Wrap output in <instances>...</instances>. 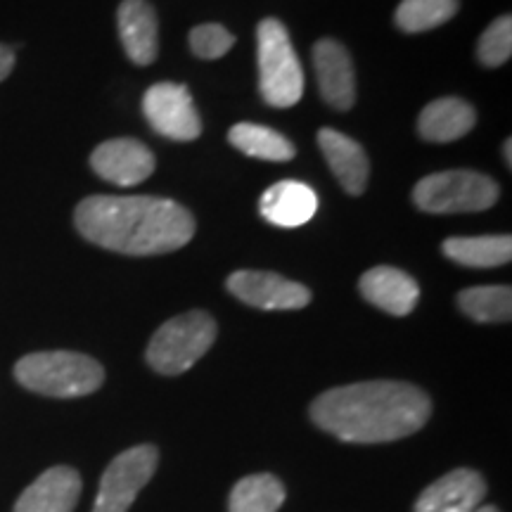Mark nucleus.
Segmentation results:
<instances>
[{"label":"nucleus","mask_w":512,"mask_h":512,"mask_svg":"<svg viewBox=\"0 0 512 512\" xmlns=\"http://www.w3.org/2000/svg\"><path fill=\"white\" fill-rule=\"evenodd\" d=\"M430 396L408 382L373 380L323 392L311 403L320 430L349 444H384L411 437L430 420Z\"/></svg>","instance_id":"f257e3e1"},{"label":"nucleus","mask_w":512,"mask_h":512,"mask_svg":"<svg viewBox=\"0 0 512 512\" xmlns=\"http://www.w3.org/2000/svg\"><path fill=\"white\" fill-rule=\"evenodd\" d=\"M74 226L91 245L126 256H152L188 245L195 216L164 197L93 195L79 202Z\"/></svg>","instance_id":"f03ea898"},{"label":"nucleus","mask_w":512,"mask_h":512,"mask_svg":"<svg viewBox=\"0 0 512 512\" xmlns=\"http://www.w3.org/2000/svg\"><path fill=\"white\" fill-rule=\"evenodd\" d=\"M15 377L29 392L76 399L98 392L105 382V370L95 358L76 351H38L19 358Z\"/></svg>","instance_id":"7ed1b4c3"},{"label":"nucleus","mask_w":512,"mask_h":512,"mask_svg":"<svg viewBox=\"0 0 512 512\" xmlns=\"http://www.w3.org/2000/svg\"><path fill=\"white\" fill-rule=\"evenodd\" d=\"M256 62L259 91L266 105L294 107L304 95V69L290 41V31L275 17L261 19L256 27Z\"/></svg>","instance_id":"20e7f679"},{"label":"nucleus","mask_w":512,"mask_h":512,"mask_svg":"<svg viewBox=\"0 0 512 512\" xmlns=\"http://www.w3.org/2000/svg\"><path fill=\"white\" fill-rule=\"evenodd\" d=\"M216 332V320L207 311H188L166 320L147 344V363L159 375H181L207 354Z\"/></svg>","instance_id":"39448f33"},{"label":"nucleus","mask_w":512,"mask_h":512,"mask_svg":"<svg viewBox=\"0 0 512 512\" xmlns=\"http://www.w3.org/2000/svg\"><path fill=\"white\" fill-rule=\"evenodd\" d=\"M498 183L479 171H439L420 178L413 188L415 207L427 214H472L498 202Z\"/></svg>","instance_id":"423d86ee"},{"label":"nucleus","mask_w":512,"mask_h":512,"mask_svg":"<svg viewBox=\"0 0 512 512\" xmlns=\"http://www.w3.org/2000/svg\"><path fill=\"white\" fill-rule=\"evenodd\" d=\"M159 453L155 446H133L112 460L100 479L93 512H128L143 486L155 475Z\"/></svg>","instance_id":"0eeeda50"},{"label":"nucleus","mask_w":512,"mask_h":512,"mask_svg":"<svg viewBox=\"0 0 512 512\" xmlns=\"http://www.w3.org/2000/svg\"><path fill=\"white\" fill-rule=\"evenodd\" d=\"M143 114L152 131L176 143H190L202 136V119L190 91L181 83L162 81L147 88L143 95Z\"/></svg>","instance_id":"6e6552de"},{"label":"nucleus","mask_w":512,"mask_h":512,"mask_svg":"<svg viewBox=\"0 0 512 512\" xmlns=\"http://www.w3.org/2000/svg\"><path fill=\"white\" fill-rule=\"evenodd\" d=\"M226 287L240 302L264 311H297L311 302L309 287L271 271H235Z\"/></svg>","instance_id":"1a4fd4ad"},{"label":"nucleus","mask_w":512,"mask_h":512,"mask_svg":"<svg viewBox=\"0 0 512 512\" xmlns=\"http://www.w3.org/2000/svg\"><path fill=\"white\" fill-rule=\"evenodd\" d=\"M91 166L102 181L133 188L155 174V155L136 138H114L95 147Z\"/></svg>","instance_id":"9d476101"},{"label":"nucleus","mask_w":512,"mask_h":512,"mask_svg":"<svg viewBox=\"0 0 512 512\" xmlns=\"http://www.w3.org/2000/svg\"><path fill=\"white\" fill-rule=\"evenodd\" d=\"M313 69L325 105L347 112L356 105V74L349 50L335 38H320L313 46Z\"/></svg>","instance_id":"9b49d317"},{"label":"nucleus","mask_w":512,"mask_h":512,"mask_svg":"<svg viewBox=\"0 0 512 512\" xmlns=\"http://www.w3.org/2000/svg\"><path fill=\"white\" fill-rule=\"evenodd\" d=\"M119 41L128 60L147 67L159 55V19L147 0H121L117 10Z\"/></svg>","instance_id":"f8f14e48"},{"label":"nucleus","mask_w":512,"mask_h":512,"mask_svg":"<svg viewBox=\"0 0 512 512\" xmlns=\"http://www.w3.org/2000/svg\"><path fill=\"white\" fill-rule=\"evenodd\" d=\"M486 496L484 477L475 470H453L422 491L415 512H472Z\"/></svg>","instance_id":"ddd939ff"},{"label":"nucleus","mask_w":512,"mask_h":512,"mask_svg":"<svg viewBox=\"0 0 512 512\" xmlns=\"http://www.w3.org/2000/svg\"><path fill=\"white\" fill-rule=\"evenodd\" d=\"M363 299L389 316H408L420 299V287L408 273L394 266H375L358 283Z\"/></svg>","instance_id":"4468645a"},{"label":"nucleus","mask_w":512,"mask_h":512,"mask_svg":"<svg viewBox=\"0 0 512 512\" xmlns=\"http://www.w3.org/2000/svg\"><path fill=\"white\" fill-rule=\"evenodd\" d=\"M81 477L72 467H50L17 498L15 512H74Z\"/></svg>","instance_id":"2eb2a0df"},{"label":"nucleus","mask_w":512,"mask_h":512,"mask_svg":"<svg viewBox=\"0 0 512 512\" xmlns=\"http://www.w3.org/2000/svg\"><path fill=\"white\" fill-rule=\"evenodd\" d=\"M318 145L339 185L349 195H361L370 178V162L366 150L354 138L344 136L335 128H320Z\"/></svg>","instance_id":"dca6fc26"},{"label":"nucleus","mask_w":512,"mask_h":512,"mask_svg":"<svg viewBox=\"0 0 512 512\" xmlns=\"http://www.w3.org/2000/svg\"><path fill=\"white\" fill-rule=\"evenodd\" d=\"M259 211L273 226L297 228L316 216L318 197L302 181H280L261 195Z\"/></svg>","instance_id":"f3484780"},{"label":"nucleus","mask_w":512,"mask_h":512,"mask_svg":"<svg viewBox=\"0 0 512 512\" xmlns=\"http://www.w3.org/2000/svg\"><path fill=\"white\" fill-rule=\"evenodd\" d=\"M477 112L460 98H439L420 112L418 131L427 143H453L472 131Z\"/></svg>","instance_id":"a211bd4d"},{"label":"nucleus","mask_w":512,"mask_h":512,"mask_svg":"<svg viewBox=\"0 0 512 512\" xmlns=\"http://www.w3.org/2000/svg\"><path fill=\"white\" fill-rule=\"evenodd\" d=\"M448 259L470 268H496L510 264L512 238L510 235H479V238H448L441 245Z\"/></svg>","instance_id":"6ab92c4d"},{"label":"nucleus","mask_w":512,"mask_h":512,"mask_svg":"<svg viewBox=\"0 0 512 512\" xmlns=\"http://www.w3.org/2000/svg\"><path fill=\"white\" fill-rule=\"evenodd\" d=\"M228 140L235 150L261 162H290L297 155V147L283 133L261 124H249V121L230 128Z\"/></svg>","instance_id":"aec40b11"},{"label":"nucleus","mask_w":512,"mask_h":512,"mask_svg":"<svg viewBox=\"0 0 512 512\" xmlns=\"http://www.w3.org/2000/svg\"><path fill=\"white\" fill-rule=\"evenodd\" d=\"M285 486L273 475H249L230 491V512H278Z\"/></svg>","instance_id":"412c9836"},{"label":"nucleus","mask_w":512,"mask_h":512,"mask_svg":"<svg viewBox=\"0 0 512 512\" xmlns=\"http://www.w3.org/2000/svg\"><path fill=\"white\" fill-rule=\"evenodd\" d=\"M458 306L477 323H508L512 318V290L508 285L467 287L458 294Z\"/></svg>","instance_id":"4be33fe9"},{"label":"nucleus","mask_w":512,"mask_h":512,"mask_svg":"<svg viewBox=\"0 0 512 512\" xmlns=\"http://www.w3.org/2000/svg\"><path fill=\"white\" fill-rule=\"evenodd\" d=\"M460 0H401L394 12V24L403 34H422L456 17Z\"/></svg>","instance_id":"5701e85b"},{"label":"nucleus","mask_w":512,"mask_h":512,"mask_svg":"<svg viewBox=\"0 0 512 512\" xmlns=\"http://www.w3.org/2000/svg\"><path fill=\"white\" fill-rule=\"evenodd\" d=\"M512 55V17L494 19L477 41V60L484 67H501Z\"/></svg>","instance_id":"b1692460"},{"label":"nucleus","mask_w":512,"mask_h":512,"mask_svg":"<svg viewBox=\"0 0 512 512\" xmlns=\"http://www.w3.org/2000/svg\"><path fill=\"white\" fill-rule=\"evenodd\" d=\"M190 50L200 60H219L233 48L235 36L221 24H200L190 31Z\"/></svg>","instance_id":"393cba45"},{"label":"nucleus","mask_w":512,"mask_h":512,"mask_svg":"<svg viewBox=\"0 0 512 512\" xmlns=\"http://www.w3.org/2000/svg\"><path fill=\"white\" fill-rule=\"evenodd\" d=\"M15 69V50L0 43V81H5Z\"/></svg>","instance_id":"a878e982"},{"label":"nucleus","mask_w":512,"mask_h":512,"mask_svg":"<svg viewBox=\"0 0 512 512\" xmlns=\"http://www.w3.org/2000/svg\"><path fill=\"white\" fill-rule=\"evenodd\" d=\"M503 152H505V162H508V166H512V140H510V138L505 140Z\"/></svg>","instance_id":"bb28decb"},{"label":"nucleus","mask_w":512,"mask_h":512,"mask_svg":"<svg viewBox=\"0 0 512 512\" xmlns=\"http://www.w3.org/2000/svg\"><path fill=\"white\" fill-rule=\"evenodd\" d=\"M472 512H498L496 505H479V508H475Z\"/></svg>","instance_id":"cd10ccee"}]
</instances>
